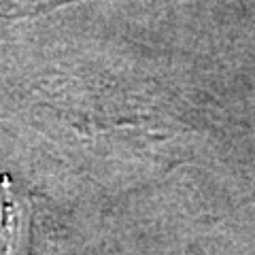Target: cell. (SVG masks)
Returning <instances> with one entry per match:
<instances>
[{"instance_id":"cell-1","label":"cell","mask_w":255,"mask_h":255,"mask_svg":"<svg viewBox=\"0 0 255 255\" xmlns=\"http://www.w3.org/2000/svg\"><path fill=\"white\" fill-rule=\"evenodd\" d=\"M26 230V209L9 189V181H0V255H19Z\"/></svg>"}]
</instances>
